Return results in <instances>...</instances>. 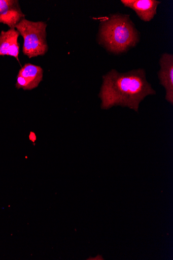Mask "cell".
Masks as SVG:
<instances>
[{"mask_svg": "<svg viewBox=\"0 0 173 260\" xmlns=\"http://www.w3.org/2000/svg\"><path fill=\"white\" fill-rule=\"evenodd\" d=\"M98 97L101 108L109 110L114 107H127L138 112L142 102L156 93L147 81L144 69H138L121 73L113 69L103 76Z\"/></svg>", "mask_w": 173, "mask_h": 260, "instance_id": "1", "label": "cell"}, {"mask_svg": "<svg viewBox=\"0 0 173 260\" xmlns=\"http://www.w3.org/2000/svg\"><path fill=\"white\" fill-rule=\"evenodd\" d=\"M139 40V32L128 15L113 14L100 23L98 43L111 53L118 54L127 52Z\"/></svg>", "mask_w": 173, "mask_h": 260, "instance_id": "2", "label": "cell"}, {"mask_svg": "<svg viewBox=\"0 0 173 260\" xmlns=\"http://www.w3.org/2000/svg\"><path fill=\"white\" fill-rule=\"evenodd\" d=\"M46 23L33 22L25 18L22 19L15 29L23 38L22 52L31 58L44 56L48 51L46 40Z\"/></svg>", "mask_w": 173, "mask_h": 260, "instance_id": "3", "label": "cell"}, {"mask_svg": "<svg viewBox=\"0 0 173 260\" xmlns=\"http://www.w3.org/2000/svg\"><path fill=\"white\" fill-rule=\"evenodd\" d=\"M43 76V70L41 67L29 63L24 64L17 75L16 87L24 90L34 89L42 81Z\"/></svg>", "mask_w": 173, "mask_h": 260, "instance_id": "4", "label": "cell"}, {"mask_svg": "<svg viewBox=\"0 0 173 260\" xmlns=\"http://www.w3.org/2000/svg\"><path fill=\"white\" fill-rule=\"evenodd\" d=\"M159 63L160 70L158 74L160 84L165 88V100L171 105L173 104V56L168 53L163 54Z\"/></svg>", "mask_w": 173, "mask_h": 260, "instance_id": "5", "label": "cell"}, {"mask_svg": "<svg viewBox=\"0 0 173 260\" xmlns=\"http://www.w3.org/2000/svg\"><path fill=\"white\" fill-rule=\"evenodd\" d=\"M25 15L22 12L18 1L0 0V23L7 25L10 29L16 26Z\"/></svg>", "mask_w": 173, "mask_h": 260, "instance_id": "6", "label": "cell"}, {"mask_svg": "<svg viewBox=\"0 0 173 260\" xmlns=\"http://www.w3.org/2000/svg\"><path fill=\"white\" fill-rule=\"evenodd\" d=\"M125 7L134 10L143 21L149 22L157 14V10L160 2L156 0H121Z\"/></svg>", "mask_w": 173, "mask_h": 260, "instance_id": "7", "label": "cell"}, {"mask_svg": "<svg viewBox=\"0 0 173 260\" xmlns=\"http://www.w3.org/2000/svg\"><path fill=\"white\" fill-rule=\"evenodd\" d=\"M20 34L15 29H10L0 33V56H10L19 60V44L18 42Z\"/></svg>", "mask_w": 173, "mask_h": 260, "instance_id": "8", "label": "cell"}]
</instances>
